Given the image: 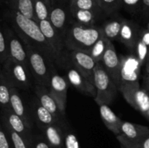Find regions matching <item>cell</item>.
Returning a JSON list of instances; mask_svg holds the SVG:
<instances>
[{
	"label": "cell",
	"mask_w": 149,
	"mask_h": 148,
	"mask_svg": "<svg viewBox=\"0 0 149 148\" xmlns=\"http://www.w3.org/2000/svg\"><path fill=\"white\" fill-rule=\"evenodd\" d=\"M4 15L6 19L10 21L13 28L24 43L38 49L56 67L65 68L61 58L55 53L42 33L38 22L8 7Z\"/></svg>",
	"instance_id": "obj_1"
},
{
	"label": "cell",
	"mask_w": 149,
	"mask_h": 148,
	"mask_svg": "<svg viewBox=\"0 0 149 148\" xmlns=\"http://www.w3.org/2000/svg\"><path fill=\"white\" fill-rule=\"evenodd\" d=\"M101 27L84 26L73 22L68 26L64 36L65 47L68 51L87 52L103 36Z\"/></svg>",
	"instance_id": "obj_2"
},
{
	"label": "cell",
	"mask_w": 149,
	"mask_h": 148,
	"mask_svg": "<svg viewBox=\"0 0 149 148\" xmlns=\"http://www.w3.org/2000/svg\"><path fill=\"white\" fill-rule=\"evenodd\" d=\"M24 45L27 52L29 69L36 84L49 88L51 77L57 67L36 48L26 43Z\"/></svg>",
	"instance_id": "obj_3"
},
{
	"label": "cell",
	"mask_w": 149,
	"mask_h": 148,
	"mask_svg": "<svg viewBox=\"0 0 149 148\" xmlns=\"http://www.w3.org/2000/svg\"><path fill=\"white\" fill-rule=\"evenodd\" d=\"M94 85L97 91L94 100L98 105L111 104L119 91L117 85L111 78L101 62H97L95 69Z\"/></svg>",
	"instance_id": "obj_4"
},
{
	"label": "cell",
	"mask_w": 149,
	"mask_h": 148,
	"mask_svg": "<svg viewBox=\"0 0 149 148\" xmlns=\"http://www.w3.org/2000/svg\"><path fill=\"white\" fill-rule=\"evenodd\" d=\"M119 90L128 104L146 115L149 111V94L143 87H141L139 82L123 84Z\"/></svg>",
	"instance_id": "obj_5"
},
{
	"label": "cell",
	"mask_w": 149,
	"mask_h": 148,
	"mask_svg": "<svg viewBox=\"0 0 149 148\" xmlns=\"http://www.w3.org/2000/svg\"><path fill=\"white\" fill-rule=\"evenodd\" d=\"M1 70L14 87L21 90H28L31 86L30 69L23 64L9 58L1 66Z\"/></svg>",
	"instance_id": "obj_6"
},
{
	"label": "cell",
	"mask_w": 149,
	"mask_h": 148,
	"mask_svg": "<svg viewBox=\"0 0 149 148\" xmlns=\"http://www.w3.org/2000/svg\"><path fill=\"white\" fill-rule=\"evenodd\" d=\"M38 23L47 41L61 58L65 68H67L70 65L69 53L67 54L65 51L66 47L64 37L55 28L49 20H42Z\"/></svg>",
	"instance_id": "obj_7"
},
{
	"label": "cell",
	"mask_w": 149,
	"mask_h": 148,
	"mask_svg": "<svg viewBox=\"0 0 149 148\" xmlns=\"http://www.w3.org/2000/svg\"><path fill=\"white\" fill-rule=\"evenodd\" d=\"M1 123L18 133L31 148L35 135L32 132V128L23 118L15 113L11 107L1 110Z\"/></svg>",
	"instance_id": "obj_8"
},
{
	"label": "cell",
	"mask_w": 149,
	"mask_h": 148,
	"mask_svg": "<svg viewBox=\"0 0 149 148\" xmlns=\"http://www.w3.org/2000/svg\"><path fill=\"white\" fill-rule=\"evenodd\" d=\"M142 66L135 54L120 56L119 88L123 84L139 82Z\"/></svg>",
	"instance_id": "obj_9"
},
{
	"label": "cell",
	"mask_w": 149,
	"mask_h": 148,
	"mask_svg": "<svg viewBox=\"0 0 149 148\" xmlns=\"http://www.w3.org/2000/svg\"><path fill=\"white\" fill-rule=\"evenodd\" d=\"M70 65L76 68L84 77L94 84V73L97 62L87 52L70 51Z\"/></svg>",
	"instance_id": "obj_10"
},
{
	"label": "cell",
	"mask_w": 149,
	"mask_h": 148,
	"mask_svg": "<svg viewBox=\"0 0 149 148\" xmlns=\"http://www.w3.org/2000/svg\"><path fill=\"white\" fill-rule=\"evenodd\" d=\"M51 3L52 6L49 20L55 28L64 37L68 28V18H71L70 6L61 0H51Z\"/></svg>",
	"instance_id": "obj_11"
},
{
	"label": "cell",
	"mask_w": 149,
	"mask_h": 148,
	"mask_svg": "<svg viewBox=\"0 0 149 148\" xmlns=\"http://www.w3.org/2000/svg\"><path fill=\"white\" fill-rule=\"evenodd\" d=\"M68 87L69 83L67 78L61 76L58 73L57 69L55 70L51 77L49 90L58 102L61 111L63 115L65 114Z\"/></svg>",
	"instance_id": "obj_12"
},
{
	"label": "cell",
	"mask_w": 149,
	"mask_h": 148,
	"mask_svg": "<svg viewBox=\"0 0 149 148\" xmlns=\"http://www.w3.org/2000/svg\"><path fill=\"white\" fill-rule=\"evenodd\" d=\"M6 29L8 38L10 58L23 64L29 68V59L24 43L14 29L13 28H11L7 23H6Z\"/></svg>",
	"instance_id": "obj_13"
},
{
	"label": "cell",
	"mask_w": 149,
	"mask_h": 148,
	"mask_svg": "<svg viewBox=\"0 0 149 148\" xmlns=\"http://www.w3.org/2000/svg\"><path fill=\"white\" fill-rule=\"evenodd\" d=\"M66 68V78L69 84L81 94L95 98L97 94V91L94 84L80 73L71 65H68Z\"/></svg>",
	"instance_id": "obj_14"
},
{
	"label": "cell",
	"mask_w": 149,
	"mask_h": 148,
	"mask_svg": "<svg viewBox=\"0 0 149 148\" xmlns=\"http://www.w3.org/2000/svg\"><path fill=\"white\" fill-rule=\"evenodd\" d=\"M35 95L41 102V104L49 110L58 121L62 123L65 119V115L61 111L58 102L53 96L49 92V88L43 85L36 84L34 86Z\"/></svg>",
	"instance_id": "obj_15"
},
{
	"label": "cell",
	"mask_w": 149,
	"mask_h": 148,
	"mask_svg": "<svg viewBox=\"0 0 149 148\" xmlns=\"http://www.w3.org/2000/svg\"><path fill=\"white\" fill-rule=\"evenodd\" d=\"M101 63L119 88L120 57L118 55L111 41L109 42V46L102 58Z\"/></svg>",
	"instance_id": "obj_16"
},
{
	"label": "cell",
	"mask_w": 149,
	"mask_h": 148,
	"mask_svg": "<svg viewBox=\"0 0 149 148\" xmlns=\"http://www.w3.org/2000/svg\"><path fill=\"white\" fill-rule=\"evenodd\" d=\"M31 113L33 121L36 122L38 127L48 126L54 123H61L56 118L47 110L39 102L37 97H34L31 99L29 104Z\"/></svg>",
	"instance_id": "obj_17"
},
{
	"label": "cell",
	"mask_w": 149,
	"mask_h": 148,
	"mask_svg": "<svg viewBox=\"0 0 149 148\" xmlns=\"http://www.w3.org/2000/svg\"><path fill=\"white\" fill-rule=\"evenodd\" d=\"M141 28V27L135 21L125 18L118 41L127 48L134 50L139 37Z\"/></svg>",
	"instance_id": "obj_18"
},
{
	"label": "cell",
	"mask_w": 149,
	"mask_h": 148,
	"mask_svg": "<svg viewBox=\"0 0 149 148\" xmlns=\"http://www.w3.org/2000/svg\"><path fill=\"white\" fill-rule=\"evenodd\" d=\"M10 107L14 113L23 118L30 127H33V120L32 118L30 108H29L26 105L24 100L19 91V89L16 87H13L12 89Z\"/></svg>",
	"instance_id": "obj_19"
},
{
	"label": "cell",
	"mask_w": 149,
	"mask_h": 148,
	"mask_svg": "<svg viewBox=\"0 0 149 148\" xmlns=\"http://www.w3.org/2000/svg\"><path fill=\"white\" fill-rule=\"evenodd\" d=\"M149 133V128L143 125L123 121L120 129V136L130 142H137Z\"/></svg>",
	"instance_id": "obj_20"
},
{
	"label": "cell",
	"mask_w": 149,
	"mask_h": 148,
	"mask_svg": "<svg viewBox=\"0 0 149 148\" xmlns=\"http://www.w3.org/2000/svg\"><path fill=\"white\" fill-rule=\"evenodd\" d=\"M39 129L52 147L64 148V133L61 123L41 126Z\"/></svg>",
	"instance_id": "obj_21"
},
{
	"label": "cell",
	"mask_w": 149,
	"mask_h": 148,
	"mask_svg": "<svg viewBox=\"0 0 149 148\" xmlns=\"http://www.w3.org/2000/svg\"><path fill=\"white\" fill-rule=\"evenodd\" d=\"M99 107L100 117L105 126L116 136L120 134L121 126L124 120L119 118L108 104H100Z\"/></svg>",
	"instance_id": "obj_22"
},
{
	"label": "cell",
	"mask_w": 149,
	"mask_h": 148,
	"mask_svg": "<svg viewBox=\"0 0 149 148\" xmlns=\"http://www.w3.org/2000/svg\"><path fill=\"white\" fill-rule=\"evenodd\" d=\"M71 18L74 22L84 26H94L96 21L105 15L102 11H93V10H84L71 9Z\"/></svg>",
	"instance_id": "obj_23"
},
{
	"label": "cell",
	"mask_w": 149,
	"mask_h": 148,
	"mask_svg": "<svg viewBox=\"0 0 149 148\" xmlns=\"http://www.w3.org/2000/svg\"><path fill=\"white\" fill-rule=\"evenodd\" d=\"M8 8L35 20L34 0H4Z\"/></svg>",
	"instance_id": "obj_24"
},
{
	"label": "cell",
	"mask_w": 149,
	"mask_h": 148,
	"mask_svg": "<svg viewBox=\"0 0 149 148\" xmlns=\"http://www.w3.org/2000/svg\"><path fill=\"white\" fill-rule=\"evenodd\" d=\"M124 20L123 17H114L103 23L101 26L103 36L111 41L119 40Z\"/></svg>",
	"instance_id": "obj_25"
},
{
	"label": "cell",
	"mask_w": 149,
	"mask_h": 148,
	"mask_svg": "<svg viewBox=\"0 0 149 148\" xmlns=\"http://www.w3.org/2000/svg\"><path fill=\"white\" fill-rule=\"evenodd\" d=\"M13 84L1 70L0 72V104L1 110L10 107V97Z\"/></svg>",
	"instance_id": "obj_26"
},
{
	"label": "cell",
	"mask_w": 149,
	"mask_h": 148,
	"mask_svg": "<svg viewBox=\"0 0 149 148\" xmlns=\"http://www.w3.org/2000/svg\"><path fill=\"white\" fill-rule=\"evenodd\" d=\"M51 0H34L35 20L39 21L49 20L51 10Z\"/></svg>",
	"instance_id": "obj_27"
},
{
	"label": "cell",
	"mask_w": 149,
	"mask_h": 148,
	"mask_svg": "<svg viewBox=\"0 0 149 148\" xmlns=\"http://www.w3.org/2000/svg\"><path fill=\"white\" fill-rule=\"evenodd\" d=\"M111 41L105 37L104 36H102L93 45L90 50L88 51V53L92 56V57L95 59L97 62H101L102 58L109 46V42Z\"/></svg>",
	"instance_id": "obj_28"
},
{
	"label": "cell",
	"mask_w": 149,
	"mask_h": 148,
	"mask_svg": "<svg viewBox=\"0 0 149 148\" xmlns=\"http://www.w3.org/2000/svg\"><path fill=\"white\" fill-rule=\"evenodd\" d=\"M64 133V148H81L77 134L65 120L61 123Z\"/></svg>",
	"instance_id": "obj_29"
},
{
	"label": "cell",
	"mask_w": 149,
	"mask_h": 148,
	"mask_svg": "<svg viewBox=\"0 0 149 148\" xmlns=\"http://www.w3.org/2000/svg\"><path fill=\"white\" fill-rule=\"evenodd\" d=\"M10 58L8 38L6 29V22L2 21L0 30V63L1 66Z\"/></svg>",
	"instance_id": "obj_30"
},
{
	"label": "cell",
	"mask_w": 149,
	"mask_h": 148,
	"mask_svg": "<svg viewBox=\"0 0 149 148\" xmlns=\"http://www.w3.org/2000/svg\"><path fill=\"white\" fill-rule=\"evenodd\" d=\"M99 7L106 15H114L122 8L121 0H97Z\"/></svg>",
	"instance_id": "obj_31"
},
{
	"label": "cell",
	"mask_w": 149,
	"mask_h": 148,
	"mask_svg": "<svg viewBox=\"0 0 149 148\" xmlns=\"http://www.w3.org/2000/svg\"><path fill=\"white\" fill-rule=\"evenodd\" d=\"M70 8L77 9V10L102 11L100 7H99L97 0H74L70 4Z\"/></svg>",
	"instance_id": "obj_32"
},
{
	"label": "cell",
	"mask_w": 149,
	"mask_h": 148,
	"mask_svg": "<svg viewBox=\"0 0 149 148\" xmlns=\"http://www.w3.org/2000/svg\"><path fill=\"white\" fill-rule=\"evenodd\" d=\"M135 56L139 59L141 65H144L147 62L148 54H149V46L146 43H144L139 37H138L137 43L135 44L134 49Z\"/></svg>",
	"instance_id": "obj_33"
},
{
	"label": "cell",
	"mask_w": 149,
	"mask_h": 148,
	"mask_svg": "<svg viewBox=\"0 0 149 148\" xmlns=\"http://www.w3.org/2000/svg\"><path fill=\"white\" fill-rule=\"evenodd\" d=\"M116 139L121 146H123L125 148H149V133L137 142H130L120 136H116Z\"/></svg>",
	"instance_id": "obj_34"
},
{
	"label": "cell",
	"mask_w": 149,
	"mask_h": 148,
	"mask_svg": "<svg viewBox=\"0 0 149 148\" xmlns=\"http://www.w3.org/2000/svg\"><path fill=\"white\" fill-rule=\"evenodd\" d=\"M1 124L4 126V129H5L6 131H7V134H8L9 137H10V142L12 144V147L13 148H29L27 144L26 143L23 138L20 136L17 133L12 130L10 127L7 126V125L1 123Z\"/></svg>",
	"instance_id": "obj_35"
},
{
	"label": "cell",
	"mask_w": 149,
	"mask_h": 148,
	"mask_svg": "<svg viewBox=\"0 0 149 148\" xmlns=\"http://www.w3.org/2000/svg\"><path fill=\"white\" fill-rule=\"evenodd\" d=\"M122 8L131 15L141 14L143 0H121Z\"/></svg>",
	"instance_id": "obj_36"
},
{
	"label": "cell",
	"mask_w": 149,
	"mask_h": 148,
	"mask_svg": "<svg viewBox=\"0 0 149 148\" xmlns=\"http://www.w3.org/2000/svg\"><path fill=\"white\" fill-rule=\"evenodd\" d=\"M31 148H53L43 135H34Z\"/></svg>",
	"instance_id": "obj_37"
},
{
	"label": "cell",
	"mask_w": 149,
	"mask_h": 148,
	"mask_svg": "<svg viewBox=\"0 0 149 148\" xmlns=\"http://www.w3.org/2000/svg\"><path fill=\"white\" fill-rule=\"evenodd\" d=\"M0 148H13L10 137L2 124L0 129Z\"/></svg>",
	"instance_id": "obj_38"
},
{
	"label": "cell",
	"mask_w": 149,
	"mask_h": 148,
	"mask_svg": "<svg viewBox=\"0 0 149 148\" xmlns=\"http://www.w3.org/2000/svg\"><path fill=\"white\" fill-rule=\"evenodd\" d=\"M139 38L149 46V30L141 28L140 30Z\"/></svg>",
	"instance_id": "obj_39"
},
{
	"label": "cell",
	"mask_w": 149,
	"mask_h": 148,
	"mask_svg": "<svg viewBox=\"0 0 149 148\" xmlns=\"http://www.w3.org/2000/svg\"><path fill=\"white\" fill-rule=\"evenodd\" d=\"M141 14L144 17H149V0H143L142 10Z\"/></svg>",
	"instance_id": "obj_40"
},
{
	"label": "cell",
	"mask_w": 149,
	"mask_h": 148,
	"mask_svg": "<svg viewBox=\"0 0 149 148\" xmlns=\"http://www.w3.org/2000/svg\"><path fill=\"white\" fill-rule=\"evenodd\" d=\"M149 86V74L146 75L144 76L143 80V87L148 86Z\"/></svg>",
	"instance_id": "obj_41"
},
{
	"label": "cell",
	"mask_w": 149,
	"mask_h": 148,
	"mask_svg": "<svg viewBox=\"0 0 149 148\" xmlns=\"http://www.w3.org/2000/svg\"><path fill=\"white\" fill-rule=\"evenodd\" d=\"M61 1H62L63 2L65 3V4H68V5L70 6V4H71V3L74 1V0H61Z\"/></svg>",
	"instance_id": "obj_42"
},
{
	"label": "cell",
	"mask_w": 149,
	"mask_h": 148,
	"mask_svg": "<svg viewBox=\"0 0 149 148\" xmlns=\"http://www.w3.org/2000/svg\"><path fill=\"white\" fill-rule=\"evenodd\" d=\"M146 75L149 74V62H146Z\"/></svg>",
	"instance_id": "obj_43"
},
{
	"label": "cell",
	"mask_w": 149,
	"mask_h": 148,
	"mask_svg": "<svg viewBox=\"0 0 149 148\" xmlns=\"http://www.w3.org/2000/svg\"><path fill=\"white\" fill-rule=\"evenodd\" d=\"M143 88L145 89L146 90V91H147V92H148V94H149V86H144Z\"/></svg>",
	"instance_id": "obj_44"
},
{
	"label": "cell",
	"mask_w": 149,
	"mask_h": 148,
	"mask_svg": "<svg viewBox=\"0 0 149 148\" xmlns=\"http://www.w3.org/2000/svg\"><path fill=\"white\" fill-rule=\"evenodd\" d=\"M145 117H146V118H148V120H149V111H148V113H147V115H146V116H145Z\"/></svg>",
	"instance_id": "obj_45"
},
{
	"label": "cell",
	"mask_w": 149,
	"mask_h": 148,
	"mask_svg": "<svg viewBox=\"0 0 149 148\" xmlns=\"http://www.w3.org/2000/svg\"><path fill=\"white\" fill-rule=\"evenodd\" d=\"M146 28L148 29V30H149V20H148V23H147V28Z\"/></svg>",
	"instance_id": "obj_46"
},
{
	"label": "cell",
	"mask_w": 149,
	"mask_h": 148,
	"mask_svg": "<svg viewBox=\"0 0 149 148\" xmlns=\"http://www.w3.org/2000/svg\"><path fill=\"white\" fill-rule=\"evenodd\" d=\"M149 62V54H148V59H147V62Z\"/></svg>",
	"instance_id": "obj_47"
},
{
	"label": "cell",
	"mask_w": 149,
	"mask_h": 148,
	"mask_svg": "<svg viewBox=\"0 0 149 148\" xmlns=\"http://www.w3.org/2000/svg\"><path fill=\"white\" fill-rule=\"evenodd\" d=\"M120 148H125V147H124L123 146H121V145H120Z\"/></svg>",
	"instance_id": "obj_48"
}]
</instances>
